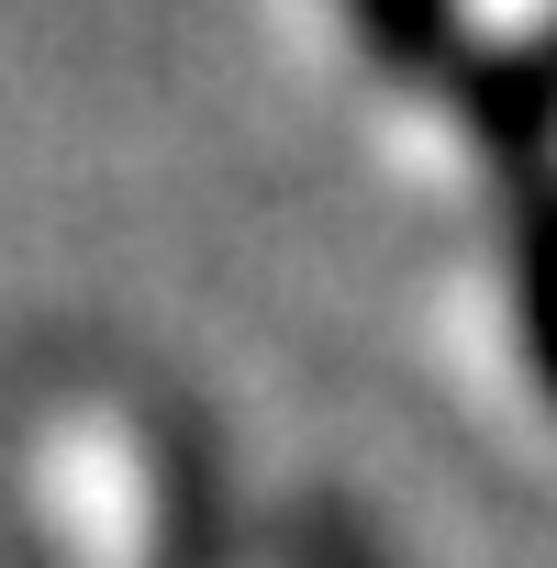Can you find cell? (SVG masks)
<instances>
[{
  "mask_svg": "<svg viewBox=\"0 0 557 568\" xmlns=\"http://www.w3.org/2000/svg\"><path fill=\"white\" fill-rule=\"evenodd\" d=\"M368 68L391 79H446L457 68V0H346Z\"/></svg>",
  "mask_w": 557,
  "mask_h": 568,
  "instance_id": "1",
  "label": "cell"
},
{
  "mask_svg": "<svg viewBox=\"0 0 557 568\" xmlns=\"http://www.w3.org/2000/svg\"><path fill=\"white\" fill-rule=\"evenodd\" d=\"M479 123H490V145L524 168V145H535V57H524V45L490 57V79H479Z\"/></svg>",
  "mask_w": 557,
  "mask_h": 568,
  "instance_id": "2",
  "label": "cell"
}]
</instances>
